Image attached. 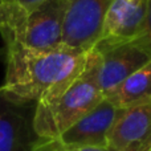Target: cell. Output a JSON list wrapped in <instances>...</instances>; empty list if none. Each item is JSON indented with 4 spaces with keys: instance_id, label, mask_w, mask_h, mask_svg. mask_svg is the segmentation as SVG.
Returning <instances> with one entry per match:
<instances>
[{
    "instance_id": "14",
    "label": "cell",
    "mask_w": 151,
    "mask_h": 151,
    "mask_svg": "<svg viewBox=\"0 0 151 151\" xmlns=\"http://www.w3.org/2000/svg\"><path fill=\"white\" fill-rule=\"evenodd\" d=\"M0 11H1V4H0Z\"/></svg>"
},
{
    "instance_id": "13",
    "label": "cell",
    "mask_w": 151,
    "mask_h": 151,
    "mask_svg": "<svg viewBox=\"0 0 151 151\" xmlns=\"http://www.w3.org/2000/svg\"><path fill=\"white\" fill-rule=\"evenodd\" d=\"M36 151H107V150L106 149H94V147H88V149H53V150H47V149H41L39 145H36Z\"/></svg>"
},
{
    "instance_id": "1",
    "label": "cell",
    "mask_w": 151,
    "mask_h": 151,
    "mask_svg": "<svg viewBox=\"0 0 151 151\" xmlns=\"http://www.w3.org/2000/svg\"><path fill=\"white\" fill-rule=\"evenodd\" d=\"M86 55L66 45L36 50L16 41L4 42L5 80L0 90L16 101L29 104L53 97L80 74Z\"/></svg>"
},
{
    "instance_id": "2",
    "label": "cell",
    "mask_w": 151,
    "mask_h": 151,
    "mask_svg": "<svg viewBox=\"0 0 151 151\" xmlns=\"http://www.w3.org/2000/svg\"><path fill=\"white\" fill-rule=\"evenodd\" d=\"M98 66L99 53L91 48L77 77L53 97L36 102L33 130L40 139H56L104 99L98 85Z\"/></svg>"
},
{
    "instance_id": "4",
    "label": "cell",
    "mask_w": 151,
    "mask_h": 151,
    "mask_svg": "<svg viewBox=\"0 0 151 151\" xmlns=\"http://www.w3.org/2000/svg\"><path fill=\"white\" fill-rule=\"evenodd\" d=\"M119 109L104 98L94 109L68 127L53 141L40 139L41 149H106L107 134L117 118Z\"/></svg>"
},
{
    "instance_id": "6",
    "label": "cell",
    "mask_w": 151,
    "mask_h": 151,
    "mask_svg": "<svg viewBox=\"0 0 151 151\" xmlns=\"http://www.w3.org/2000/svg\"><path fill=\"white\" fill-rule=\"evenodd\" d=\"M149 0H111L102 21L101 35L93 48L135 41L143 33Z\"/></svg>"
},
{
    "instance_id": "7",
    "label": "cell",
    "mask_w": 151,
    "mask_h": 151,
    "mask_svg": "<svg viewBox=\"0 0 151 151\" xmlns=\"http://www.w3.org/2000/svg\"><path fill=\"white\" fill-rule=\"evenodd\" d=\"M35 106L0 90V151H36L39 137L33 130Z\"/></svg>"
},
{
    "instance_id": "5",
    "label": "cell",
    "mask_w": 151,
    "mask_h": 151,
    "mask_svg": "<svg viewBox=\"0 0 151 151\" xmlns=\"http://www.w3.org/2000/svg\"><path fill=\"white\" fill-rule=\"evenodd\" d=\"M111 0H69L63 28V45L88 52L97 44Z\"/></svg>"
},
{
    "instance_id": "9",
    "label": "cell",
    "mask_w": 151,
    "mask_h": 151,
    "mask_svg": "<svg viewBox=\"0 0 151 151\" xmlns=\"http://www.w3.org/2000/svg\"><path fill=\"white\" fill-rule=\"evenodd\" d=\"M94 49L99 53L98 85L104 98L151 60L149 53L134 41Z\"/></svg>"
},
{
    "instance_id": "11",
    "label": "cell",
    "mask_w": 151,
    "mask_h": 151,
    "mask_svg": "<svg viewBox=\"0 0 151 151\" xmlns=\"http://www.w3.org/2000/svg\"><path fill=\"white\" fill-rule=\"evenodd\" d=\"M134 42H137L139 47H142L151 56V0H149V5H147V17H146L143 33Z\"/></svg>"
},
{
    "instance_id": "10",
    "label": "cell",
    "mask_w": 151,
    "mask_h": 151,
    "mask_svg": "<svg viewBox=\"0 0 151 151\" xmlns=\"http://www.w3.org/2000/svg\"><path fill=\"white\" fill-rule=\"evenodd\" d=\"M106 99L118 109L151 101V60L129 76Z\"/></svg>"
},
{
    "instance_id": "3",
    "label": "cell",
    "mask_w": 151,
    "mask_h": 151,
    "mask_svg": "<svg viewBox=\"0 0 151 151\" xmlns=\"http://www.w3.org/2000/svg\"><path fill=\"white\" fill-rule=\"evenodd\" d=\"M68 1L44 0L31 11L0 1V35L3 41H16L36 50H49L63 45L61 40Z\"/></svg>"
},
{
    "instance_id": "12",
    "label": "cell",
    "mask_w": 151,
    "mask_h": 151,
    "mask_svg": "<svg viewBox=\"0 0 151 151\" xmlns=\"http://www.w3.org/2000/svg\"><path fill=\"white\" fill-rule=\"evenodd\" d=\"M1 3H11L15 4L17 7H20L24 11H31L32 8H35L36 5H39L40 3H42L44 0H0Z\"/></svg>"
},
{
    "instance_id": "8",
    "label": "cell",
    "mask_w": 151,
    "mask_h": 151,
    "mask_svg": "<svg viewBox=\"0 0 151 151\" xmlns=\"http://www.w3.org/2000/svg\"><path fill=\"white\" fill-rule=\"evenodd\" d=\"M107 151H151V101L119 109L107 134Z\"/></svg>"
}]
</instances>
